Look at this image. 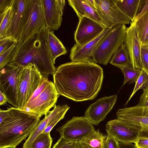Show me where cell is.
Masks as SVG:
<instances>
[{"label": "cell", "mask_w": 148, "mask_h": 148, "mask_svg": "<svg viewBox=\"0 0 148 148\" xmlns=\"http://www.w3.org/2000/svg\"><path fill=\"white\" fill-rule=\"evenodd\" d=\"M53 75L58 94L75 101L95 99L103 78L102 68L89 60L62 64Z\"/></svg>", "instance_id": "obj_1"}, {"label": "cell", "mask_w": 148, "mask_h": 148, "mask_svg": "<svg viewBox=\"0 0 148 148\" xmlns=\"http://www.w3.org/2000/svg\"><path fill=\"white\" fill-rule=\"evenodd\" d=\"M47 27L41 29L15 52L10 63L24 66L34 64L43 77L53 75L56 68L53 62L48 40Z\"/></svg>", "instance_id": "obj_2"}, {"label": "cell", "mask_w": 148, "mask_h": 148, "mask_svg": "<svg viewBox=\"0 0 148 148\" xmlns=\"http://www.w3.org/2000/svg\"><path fill=\"white\" fill-rule=\"evenodd\" d=\"M0 123V148H16L32 133L40 121L36 115L14 107Z\"/></svg>", "instance_id": "obj_3"}, {"label": "cell", "mask_w": 148, "mask_h": 148, "mask_svg": "<svg viewBox=\"0 0 148 148\" xmlns=\"http://www.w3.org/2000/svg\"><path fill=\"white\" fill-rule=\"evenodd\" d=\"M46 27L42 0H27L24 12L22 29L16 43V52L30 38Z\"/></svg>", "instance_id": "obj_4"}, {"label": "cell", "mask_w": 148, "mask_h": 148, "mask_svg": "<svg viewBox=\"0 0 148 148\" xmlns=\"http://www.w3.org/2000/svg\"><path fill=\"white\" fill-rule=\"evenodd\" d=\"M126 28L125 24L113 27L98 43L91 57L92 62L107 65L115 52L124 43Z\"/></svg>", "instance_id": "obj_5"}, {"label": "cell", "mask_w": 148, "mask_h": 148, "mask_svg": "<svg viewBox=\"0 0 148 148\" xmlns=\"http://www.w3.org/2000/svg\"><path fill=\"white\" fill-rule=\"evenodd\" d=\"M42 77L34 64L30 63L22 66L18 92V108L22 109L28 103Z\"/></svg>", "instance_id": "obj_6"}, {"label": "cell", "mask_w": 148, "mask_h": 148, "mask_svg": "<svg viewBox=\"0 0 148 148\" xmlns=\"http://www.w3.org/2000/svg\"><path fill=\"white\" fill-rule=\"evenodd\" d=\"M23 66L9 63L0 70V91L7 102L18 108V92L21 71Z\"/></svg>", "instance_id": "obj_7"}, {"label": "cell", "mask_w": 148, "mask_h": 148, "mask_svg": "<svg viewBox=\"0 0 148 148\" xmlns=\"http://www.w3.org/2000/svg\"><path fill=\"white\" fill-rule=\"evenodd\" d=\"M59 95L53 83L50 81L44 90L35 98L28 102L22 109L40 118L54 107Z\"/></svg>", "instance_id": "obj_8"}, {"label": "cell", "mask_w": 148, "mask_h": 148, "mask_svg": "<svg viewBox=\"0 0 148 148\" xmlns=\"http://www.w3.org/2000/svg\"><path fill=\"white\" fill-rule=\"evenodd\" d=\"M84 117H73L56 129L60 137L70 141H80L95 130Z\"/></svg>", "instance_id": "obj_9"}, {"label": "cell", "mask_w": 148, "mask_h": 148, "mask_svg": "<svg viewBox=\"0 0 148 148\" xmlns=\"http://www.w3.org/2000/svg\"><path fill=\"white\" fill-rule=\"evenodd\" d=\"M97 10L107 27L122 24H128L130 19L117 5L115 0H95Z\"/></svg>", "instance_id": "obj_10"}, {"label": "cell", "mask_w": 148, "mask_h": 148, "mask_svg": "<svg viewBox=\"0 0 148 148\" xmlns=\"http://www.w3.org/2000/svg\"><path fill=\"white\" fill-rule=\"evenodd\" d=\"M79 23L74 34L76 44L82 46L93 40L106 28L98 23L88 18H79Z\"/></svg>", "instance_id": "obj_11"}, {"label": "cell", "mask_w": 148, "mask_h": 148, "mask_svg": "<svg viewBox=\"0 0 148 148\" xmlns=\"http://www.w3.org/2000/svg\"><path fill=\"white\" fill-rule=\"evenodd\" d=\"M117 99V95H114L98 99L87 109L84 117L92 125H97L112 110Z\"/></svg>", "instance_id": "obj_12"}, {"label": "cell", "mask_w": 148, "mask_h": 148, "mask_svg": "<svg viewBox=\"0 0 148 148\" xmlns=\"http://www.w3.org/2000/svg\"><path fill=\"white\" fill-rule=\"evenodd\" d=\"M116 115L123 123L139 131L141 126H148V106L136 105L119 109Z\"/></svg>", "instance_id": "obj_13"}, {"label": "cell", "mask_w": 148, "mask_h": 148, "mask_svg": "<svg viewBox=\"0 0 148 148\" xmlns=\"http://www.w3.org/2000/svg\"><path fill=\"white\" fill-rule=\"evenodd\" d=\"M65 3L64 0H42L46 27L54 30L60 27Z\"/></svg>", "instance_id": "obj_14"}, {"label": "cell", "mask_w": 148, "mask_h": 148, "mask_svg": "<svg viewBox=\"0 0 148 148\" xmlns=\"http://www.w3.org/2000/svg\"><path fill=\"white\" fill-rule=\"evenodd\" d=\"M106 129L108 135L119 142L125 143H134L139 132V130L126 125L118 119L108 122Z\"/></svg>", "instance_id": "obj_15"}, {"label": "cell", "mask_w": 148, "mask_h": 148, "mask_svg": "<svg viewBox=\"0 0 148 148\" xmlns=\"http://www.w3.org/2000/svg\"><path fill=\"white\" fill-rule=\"evenodd\" d=\"M127 27L124 44L130 59L131 64L136 69H143L141 60V43L139 41L134 22H130Z\"/></svg>", "instance_id": "obj_16"}, {"label": "cell", "mask_w": 148, "mask_h": 148, "mask_svg": "<svg viewBox=\"0 0 148 148\" xmlns=\"http://www.w3.org/2000/svg\"><path fill=\"white\" fill-rule=\"evenodd\" d=\"M114 27L112 26L106 28L96 38L82 46H79L75 44L70 51V58L71 61L78 62L89 60L92 62L91 57L98 43Z\"/></svg>", "instance_id": "obj_17"}, {"label": "cell", "mask_w": 148, "mask_h": 148, "mask_svg": "<svg viewBox=\"0 0 148 148\" xmlns=\"http://www.w3.org/2000/svg\"><path fill=\"white\" fill-rule=\"evenodd\" d=\"M27 0H13L12 12L10 25L8 31L7 37L18 41L22 29V23Z\"/></svg>", "instance_id": "obj_18"}, {"label": "cell", "mask_w": 148, "mask_h": 148, "mask_svg": "<svg viewBox=\"0 0 148 148\" xmlns=\"http://www.w3.org/2000/svg\"><path fill=\"white\" fill-rule=\"evenodd\" d=\"M68 1L79 18L83 17H86L101 24L106 28H108L97 10L90 5L86 0H69Z\"/></svg>", "instance_id": "obj_19"}, {"label": "cell", "mask_w": 148, "mask_h": 148, "mask_svg": "<svg viewBox=\"0 0 148 148\" xmlns=\"http://www.w3.org/2000/svg\"><path fill=\"white\" fill-rule=\"evenodd\" d=\"M69 106L67 104L55 105L53 109L49 111L45 115L44 118L40 122L29 136L23 145L22 148H31L34 140L37 136L44 132L47 124L56 115Z\"/></svg>", "instance_id": "obj_20"}, {"label": "cell", "mask_w": 148, "mask_h": 148, "mask_svg": "<svg viewBox=\"0 0 148 148\" xmlns=\"http://www.w3.org/2000/svg\"><path fill=\"white\" fill-rule=\"evenodd\" d=\"M118 8L132 22L134 21L140 0H115Z\"/></svg>", "instance_id": "obj_21"}, {"label": "cell", "mask_w": 148, "mask_h": 148, "mask_svg": "<svg viewBox=\"0 0 148 148\" xmlns=\"http://www.w3.org/2000/svg\"><path fill=\"white\" fill-rule=\"evenodd\" d=\"M48 40L52 60L55 64L56 58L66 54L67 51L62 42L54 34V30L49 31Z\"/></svg>", "instance_id": "obj_22"}, {"label": "cell", "mask_w": 148, "mask_h": 148, "mask_svg": "<svg viewBox=\"0 0 148 148\" xmlns=\"http://www.w3.org/2000/svg\"><path fill=\"white\" fill-rule=\"evenodd\" d=\"M134 22L138 36L141 44L148 42V11Z\"/></svg>", "instance_id": "obj_23"}, {"label": "cell", "mask_w": 148, "mask_h": 148, "mask_svg": "<svg viewBox=\"0 0 148 148\" xmlns=\"http://www.w3.org/2000/svg\"><path fill=\"white\" fill-rule=\"evenodd\" d=\"M110 63L120 69L122 67L131 64L129 56L124 43L115 52Z\"/></svg>", "instance_id": "obj_24"}, {"label": "cell", "mask_w": 148, "mask_h": 148, "mask_svg": "<svg viewBox=\"0 0 148 148\" xmlns=\"http://www.w3.org/2000/svg\"><path fill=\"white\" fill-rule=\"evenodd\" d=\"M12 3L10 6L0 13V39L7 37L8 31L11 24L12 12Z\"/></svg>", "instance_id": "obj_25"}, {"label": "cell", "mask_w": 148, "mask_h": 148, "mask_svg": "<svg viewBox=\"0 0 148 148\" xmlns=\"http://www.w3.org/2000/svg\"><path fill=\"white\" fill-rule=\"evenodd\" d=\"M107 136L100 132L99 129H97L84 138L81 141L93 148H103L104 141Z\"/></svg>", "instance_id": "obj_26"}, {"label": "cell", "mask_w": 148, "mask_h": 148, "mask_svg": "<svg viewBox=\"0 0 148 148\" xmlns=\"http://www.w3.org/2000/svg\"><path fill=\"white\" fill-rule=\"evenodd\" d=\"M124 76L123 86L126 83L131 84L135 83L140 75L141 69L134 68L131 64H129L121 68Z\"/></svg>", "instance_id": "obj_27"}, {"label": "cell", "mask_w": 148, "mask_h": 148, "mask_svg": "<svg viewBox=\"0 0 148 148\" xmlns=\"http://www.w3.org/2000/svg\"><path fill=\"white\" fill-rule=\"evenodd\" d=\"M52 141L49 133L42 132L34 140L31 148H51Z\"/></svg>", "instance_id": "obj_28"}, {"label": "cell", "mask_w": 148, "mask_h": 148, "mask_svg": "<svg viewBox=\"0 0 148 148\" xmlns=\"http://www.w3.org/2000/svg\"><path fill=\"white\" fill-rule=\"evenodd\" d=\"M148 87V74L143 69H141V72L135 82V85L133 92L125 105L127 104L132 97L138 90H144Z\"/></svg>", "instance_id": "obj_29"}, {"label": "cell", "mask_w": 148, "mask_h": 148, "mask_svg": "<svg viewBox=\"0 0 148 148\" xmlns=\"http://www.w3.org/2000/svg\"><path fill=\"white\" fill-rule=\"evenodd\" d=\"M16 43L12 45L8 49L0 54V69L10 62L16 52Z\"/></svg>", "instance_id": "obj_30"}, {"label": "cell", "mask_w": 148, "mask_h": 148, "mask_svg": "<svg viewBox=\"0 0 148 148\" xmlns=\"http://www.w3.org/2000/svg\"><path fill=\"white\" fill-rule=\"evenodd\" d=\"M134 143L136 148H148V126L140 127L138 138Z\"/></svg>", "instance_id": "obj_31"}, {"label": "cell", "mask_w": 148, "mask_h": 148, "mask_svg": "<svg viewBox=\"0 0 148 148\" xmlns=\"http://www.w3.org/2000/svg\"><path fill=\"white\" fill-rule=\"evenodd\" d=\"M69 108L70 107L69 106L53 117L49 122L43 132L50 133L56 124L63 119L66 112Z\"/></svg>", "instance_id": "obj_32"}, {"label": "cell", "mask_w": 148, "mask_h": 148, "mask_svg": "<svg viewBox=\"0 0 148 148\" xmlns=\"http://www.w3.org/2000/svg\"><path fill=\"white\" fill-rule=\"evenodd\" d=\"M78 141H70L61 137L52 148H77Z\"/></svg>", "instance_id": "obj_33"}, {"label": "cell", "mask_w": 148, "mask_h": 148, "mask_svg": "<svg viewBox=\"0 0 148 148\" xmlns=\"http://www.w3.org/2000/svg\"><path fill=\"white\" fill-rule=\"evenodd\" d=\"M50 82V81L48 77H42L38 86L34 92L28 102L32 101L39 95L44 90Z\"/></svg>", "instance_id": "obj_34"}, {"label": "cell", "mask_w": 148, "mask_h": 148, "mask_svg": "<svg viewBox=\"0 0 148 148\" xmlns=\"http://www.w3.org/2000/svg\"><path fill=\"white\" fill-rule=\"evenodd\" d=\"M17 43L16 40L12 38L7 37L0 39V54L8 49L13 44Z\"/></svg>", "instance_id": "obj_35"}, {"label": "cell", "mask_w": 148, "mask_h": 148, "mask_svg": "<svg viewBox=\"0 0 148 148\" xmlns=\"http://www.w3.org/2000/svg\"><path fill=\"white\" fill-rule=\"evenodd\" d=\"M141 60L143 69L148 74V49L141 45Z\"/></svg>", "instance_id": "obj_36"}, {"label": "cell", "mask_w": 148, "mask_h": 148, "mask_svg": "<svg viewBox=\"0 0 148 148\" xmlns=\"http://www.w3.org/2000/svg\"><path fill=\"white\" fill-rule=\"evenodd\" d=\"M103 148H119V142L108 135L104 141Z\"/></svg>", "instance_id": "obj_37"}, {"label": "cell", "mask_w": 148, "mask_h": 148, "mask_svg": "<svg viewBox=\"0 0 148 148\" xmlns=\"http://www.w3.org/2000/svg\"><path fill=\"white\" fill-rule=\"evenodd\" d=\"M147 11H148V0H140V3L135 20L139 18Z\"/></svg>", "instance_id": "obj_38"}, {"label": "cell", "mask_w": 148, "mask_h": 148, "mask_svg": "<svg viewBox=\"0 0 148 148\" xmlns=\"http://www.w3.org/2000/svg\"><path fill=\"white\" fill-rule=\"evenodd\" d=\"M137 105L140 106H148V87L143 90V92L140 96L138 103Z\"/></svg>", "instance_id": "obj_39"}, {"label": "cell", "mask_w": 148, "mask_h": 148, "mask_svg": "<svg viewBox=\"0 0 148 148\" xmlns=\"http://www.w3.org/2000/svg\"><path fill=\"white\" fill-rule=\"evenodd\" d=\"M13 0H0V13L6 10L8 7L10 6Z\"/></svg>", "instance_id": "obj_40"}, {"label": "cell", "mask_w": 148, "mask_h": 148, "mask_svg": "<svg viewBox=\"0 0 148 148\" xmlns=\"http://www.w3.org/2000/svg\"><path fill=\"white\" fill-rule=\"evenodd\" d=\"M8 114V110H2L0 109V123H1L7 117Z\"/></svg>", "instance_id": "obj_41"}, {"label": "cell", "mask_w": 148, "mask_h": 148, "mask_svg": "<svg viewBox=\"0 0 148 148\" xmlns=\"http://www.w3.org/2000/svg\"><path fill=\"white\" fill-rule=\"evenodd\" d=\"M119 148H136L132 143H125L119 142Z\"/></svg>", "instance_id": "obj_42"}, {"label": "cell", "mask_w": 148, "mask_h": 148, "mask_svg": "<svg viewBox=\"0 0 148 148\" xmlns=\"http://www.w3.org/2000/svg\"><path fill=\"white\" fill-rule=\"evenodd\" d=\"M6 102H7V99L6 96L0 91V105L1 106Z\"/></svg>", "instance_id": "obj_43"}, {"label": "cell", "mask_w": 148, "mask_h": 148, "mask_svg": "<svg viewBox=\"0 0 148 148\" xmlns=\"http://www.w3.org/2000/svg\"><path fill=\"white\" fill-rule=\"evenodd\" d=\"M77 148H93L87 144L82 142L81 141H78Z\"/></svg>", "instance_id": "obj_44"}, {"label": "cell", "mask_w": 148, "mask_h": 148, "mask_svg": "<svg viewBox=\"0 0 148 148\" xmlns=\"http://www.w3.org/2000/svg\"><path fill=\"white\" fill-rule=\"evenodd\" d=\"M86 1L90 5L97 10L95 0H86Z\"/></svg>", "instance_id": "obj_45"}, {"label": "cell", "mask_w": 148, "mask_h": 148, "mask_svg": "<svg viewBox=\"0 0 148 148\" xmlns=\"http://www.w3.org/2000/svg\"><path fill=\"white\" fill-rule=\"evenodd\" d=\"M141 45L145 46L148 49V42L144 44H141Z\"/></svg>", "instance_id": "obj_46"}]
</instances>
